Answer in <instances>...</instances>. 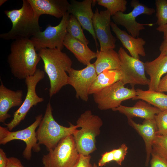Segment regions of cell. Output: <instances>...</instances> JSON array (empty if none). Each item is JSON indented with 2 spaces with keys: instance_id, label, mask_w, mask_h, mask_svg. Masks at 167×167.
Returning <instances> with one entry per match:
<instances>
[{
  "instance_id": "obj_12",
  "label": "cell",
  "mask_w": 167,
  "mask_h": 167,
  "mask_svg": "<svg viewBox=\"0 0 167 167\" xmlns=\"http://www.w3.org/2000/svg\"><path fill=\"white\" fill-rule=\"evenodd\" d=\"M130 4L133 8L131 12L127 14L118 12L112 16V19L115 24L124 27L131 36L137 37L139 36L140 31L145 28V26H152L153 24L139 23L136 20L137 17L142 14L152 15L155 12V10L137 0H131Z\"/></svg>"
},
{
  "instance_id": "obj_29",
  "label": "cell",
  "mask_w": 167,
  "mask_h": 167,
  "mask_svg": "<svg viewBox=\"0 0 167 167\" xmlns=\"http://www.w3.org/2000/svg\"><path fill=\"white\" fill-rule=\"evenodd\" d=\"M152 153L167 161V135H157L152 145Z\"/></svg>"
},
{
  "instance_id": "obj_37",
  "label": "cell",
  "mask_w": 167,
  "mask_h": 167,
  "mask_svg": "<svg viewBox=\"0 0 167 167\" xmlns=\"http://www.w3.org/2000/svg\"><path fill=\"white\" fill-rule=\"evenodd\" d=\"M159 49L161 53L167 55V38L164 39Z\"/></svg>"
},
{
  "instance_id": "obj_21",
  "label": "cell",
  "mask_w": 167,
  "mask_h": 167,
  "mask_svg": "<svg viewBox=\"0 0 167 167\" xmlns=\"http://www.w3.org/2000/svg\"><path fill=\"white\" fill-rule=\"evenodd\" d=\"M144 65L150 77L148 90L156 91L162 76L167 73V55L160 53L154 60L144 62Z\"/></svg>"
},
{
  "instance_id": "obj_10",
  "label": "cell",
  "mask_w": 167,
  "mask_h": 167,
  "mask_svg": "<svg viewBox=\"0 0 167 167\" xmlns=\"http://www.w3.org/2000/svg\"><path fill=\"white\" fill-rule=\"evenodd\" d=\"M45 76V71L37 69L34 75L28 76L25 79L27 93L25 99L21 105L14 112L12 120L8 123H4L9 131H12L24 119L32 107L44 101V98L37 94L36 88L38 83L43 79Z\"/></svg>"
},
{
  "instance_id": "obj_30",
  "label": "cell",
  "mask_w": 167,
  "mask_h": 167,
  "mask_svg": "<svg viewBox=\"0 0 167 167\" xmlns=\"http://www.w3.org/2000/svg\"><path fill=\"white\" fill-rule=\"evenodd\" d=\"M156 24L162 26L167 24V0H156Z\"/></svg>"
},
{
  "instance_id": "obj_17",
  "label": "cell",
  "mask_w": 167,
  "mask_h": 167,
  "mask_svg": "<svg viewBox=\"0 0 167 167\" xmlns=\"http://www.w3.org/2000/svg\"><path fill=\"white\" fill-rule=\"evenodd\" d=\"M128 124L142 137L145 143L146 152L145 166L148 165L152 151L153 140L157 135V127L154 119H144L142 124H139L132 119L127 118Z\"/></svg>"
},
{
  "instance_id": "obj_20",
  "label": "cell",
  "mask_w": 167,
  "mask_h": 167,
  "mask_svg": "<svg viewBox=\"0 0 167 167\" xmlns=\"http://www.w3.org/2000/svg\"><path fill=\"white\" fill-rule=\"evenodd\" d=\"M112 110L124 114L127 118L138 117L144 119H154L155 115L161 111L158 108L141 100L137 101L133 106L121 105Z\"/></svg>"
},
{
  "instance_id": "obj_7",
  "label": "cell",
  "mask_w": 167,
  "mask_h": 167,
  "mask_svg": "<svg viewBox=\"0 0 167 167\" xmlns=\"http://www.w3.org/2000/svg\"><path fill=\"white\" fill-rule=\"evenodd\" d=\"M43 118L42 114L35 118V121L26 128L20 130L12 131L7 127L0 126V144L5 145L15 140L24 141L26 145L23 152L24 158L30 160L32 157V150L38 152L41 151L40 145L36 137V130L39 126Z\"/></svg>"
},
{
  "instance_id": "obj_35",
  "label": "cell",
  "mask_w": 167,
  "mask_h": 167,
  "mask_svg": "<svg viewBox=\"0 0 167 167\" xmlns=\"http://www.w3.org/2000/svg\"><path fill=\"white\" fill-rule=\"evenodd\" d=\"M6 167H24L20 160L17 158L11 157L8 158Z\"/></svg>"
},
{
  "instance_id": "obj_31",
  "label": "cell",
  "mask_w": 167,
  "mask_h": 167,
  "mask_svg": "<svg viewBox=\"0 0 167 167\" xmlns=\"http://www.w3.org/2000/svg\"><path fill=\"white\" fill-rule=\"evenodd\" d=\"M155 119L157 127V135H167V110L161 111L156 115Z\"/></svg>"
},
{
  "instance_id": "obj_4",
  "label": "cell",
  "mask_w": 167,
  "mask_h": 167,
  "mask_svg": "<svg viewBox=\"0 0 167 167\" xmlns=\"http://www.w3.org/2000/svg\"><path fill=\"white\" fill-rule=\"evenodd\" d=\"M103 124L99 116L90 110L82 113L76 121L77 129L72 135L80 154L88 156L96 150V137L101 132Z\"/></svg>"
},
{
  "instance_id": "obj_15",
  "label": "cell",
  "mask_w": 167,
  "mask_h": 167,
  "mask_svg": "<svg viewBox=\"0 0 167 167\" xmlns=\"http://www.w3.org/2000/svg\"><path fill=\"white\" fill-rule=\"evenodd\" d=\"M96 0H84L78 1H70L67 12L73 15L80 23L83 29L88 32L92 35L97 49L98 44L94 29L92 18L94 13L92 6Z\"/></svg>"
},
{
  "instance_id": "obj_13",
  "label": "cell",
  "mask_w": 167,
  "mask_h": 167,
  "mask_svg": "<svg viewBox=\"0 0 167 167\" xmlns=\"http://www.w3.org/2000/svg\"><path fill=\"white\" fill-rule=\"evenodd\" d=\"M68 73L67 84L74 88L76 98L87 101L90 88L97 75L94 63H90L80 70L71 68Z\"/></svg>"
},
{
  "instance_id": "obj_23",
  "label": "cell",
  "mask_w": 167,
  "mask_h": 167,
  "mask_svg": "<svg viewBox=\"0 0 167 167\" xmlns=\"http://www.w3.org/2000/svg\"><path fill=\"white\" fill-rule=\"evenodd\" d=\"M96 59L94 63L97 75L106 70H120L118 53L113 49L104 51L97 50Z\"/></svg>"
},
{
  "instance_id": "obj_32",
  "label": "cell",
  "mask_w": 167,
  "mask_h": 167,
  "mask_svg": "<svg viewBox=\"0 0 167 167\" xmlns=\"http://www.w3.org/2000/svg\"><path fill=\"white\" fill-rule=\"evenodd\" d=\"M150 167H167V161L155 153L152 152Z\"/></svg>"
},
{
  "instance_id": "obj_33",
  "label": "cell",
  "mask_w": 167,
  "mask_h": 167,
  "mask_svg": "<svg viewBox=\"0 0 167 167\" xmlns=\"http://www.w3.org/2000/svg\"><path fill=\"white\" fill-rule=\"evenodd\" d=\"M91 156L80 154L79 159L76 164L73 167H92L90 162Z\"/></svg>"
},
{
  "instance_id": "obj_8",
  "label": "cell",
  "mask_w": 167,
  "mask_h": 167,
  "mask_svg": "<svg viewBox=\"0 0 167 167\" xmlns=\"http://www.w3.org/2000/svg\"><path fill=\"white\" fill-rule=\"evenodd\" d=\"M70 15L67 12L58 25H48L43 31H39L31 38L36 50L45 48L62 50L67 33V28Z\"/></svg>"
},
{
  "instance_id": "obj_38",
  "label": "cell",
  "mask_w": 167,
  "mask_h": 167,
  "mask_svg": "<svg viewBox=\"0 0 167 167\" xmlns=\"http://www.w3.org/2000/svg\"><path fill=\"white\" fill-rule=\"evenodd\" d=\"M158 32L163 33V39L167 38V24L162 26H158L156 28Z\"/></svg>"
},
{
  "instance_id": "obj_1",
  "label": "cell",
  "mask_w": 167,
  "mask_h": 167,
  "mask_svg": "<svg viewBox=\"0 0 167 167\" xmlns=\"http://www.w3.org/2000/svg\"><path fill=\"white\" fill-rule=\"evenodd\" d=\"M30 39L14 40L10 46L7 62L13 75L22 79L32 75L41 58Z\"/></svg>"
},
{
  "instance_id": "obj_3",
  "label": "cell",
  "mask_w": 167,
  "mask_h": 167,
  "mask_svg": "<svg viewBox=\"0 0 167 167\" xmlns=\"http://www.w3.org/2000/svg\"><path fill=\"white\" fill-rule=\"evenodd\" d=\"M22 2V6L20 9L4 11L12 26L8 32L0 34L1 38L13 41L30 39L41 31L39 23V17L35 15L28 0H23Z\"/></svg>"
},
{
  "instance_id": "obj_22",
  "label": "cell",
  "mask_w": 167,
  "mask_h": 167,
  "mask_svg": "<svg viewBox=\"0 0 167 167\" xmlns=\"http://www.w3.org/2000/svg\"><path fill=\"white\" fill-rule=\"evenodd\" d=\"M63 45L73 54L80 62L85 65L89 64L92 60L96 58V52L93 51L88 45L75 38L68 33Z\"/></svg>"
},
{
  "instance_id": "obj_24",
  "label": "cell",
  "mask_w": 167,
  "mask_h": 167,
  "mask_svg": "<svg viewBox=\"0 0 167 167\" xmlns=\"http://www.w3.org/2000/svg\"><path fill=\"white\" fill-rule=\"evenodd\" d=\"M121 79L120 70H105L97 75L91 86L89 94L96 93Z\"/></svg>"
},
{
  "instance_id": "obj_40",
  "label": "cell",
  "mask_w": 167,
  "mask_h": 167,
  "mask_svg": "<svg viewBox=\"0 0 167 167\" xmlns=\"http://www.w3.org/2000/svg\"><path fill=\"white\" fill-rule=\"evenodd\" d=\"M92 167H99L96 163H94L92 165Z\"/></svg>"
},
{
  "instance_id": "obj_28",
  "label": "cell",
  "mask_w": 167,
  "mask_h": 167,
  "mask_svg": "<svg viewBox=\"0 0 167 167\" xmlns=\"http://www.w3.org/2000/svg\"><path fill=\"white\" fill-rule=\"evenodd\" d=\"M97 4L107 8L111 16L118 12H124L126 10V0H97Z\"/></svg>"
},
{
  "instance_id": "obj_6",
  "label": "cell",
  "mask_w": 167,
  "mask_h": 167,
  "mask_svg": "<svg viewBox=\"0 0 167 167\" xmlns=\"http://www.w3.org/2000/svg\"><path fill=\"white\" fill-rule=\"evenodd\" d=\"M79 156L74 137L73 135H70L43 155V167H73L77 162Z\"/></svg>"
},
{
  "instance_id": "obj_11",
  "label": "cell",
  "mask_w": 167,
  "mask_h": 167,
  "mask_svg": "<svg viewBox=\"0 0 167 167\" xmlns=\"http://www.w3.org/2000/svg\"><path fill=\"white\" fill-rule=\"evenodd\" d=\"M118 53L122 73L121 81L123 84H129L132 88L137 84L148 85L150 80L145 75L144 62L128 55L122 47Z\"/></svg>"
},
{
  "instance_id": "obj_5",
  "label": "cell",
  "mask_w": 167,
  "mask_h": 167,
  "mask_svg": "<svg viewBox=\"0 0 167 167\" xmlns=\"http://www.w3.org/2000/svg\"><path fill=\"white\" fill-rule=\"evenodd\" d=\"M69 127L59 124L52 114V109L49 101L38 127L36 131L38 143L44 145L49 151L54 149L64 137L72 135L78 128L76 125L69 123Z\"/></svg>"
},
{
  "instance_id": "obj_26",
  "label": "cell",
  "mask_w": 167,
  "mask_h": 167,
  "mask_svg": "<svg viewBox=\"0 0 167 167\" xmlns=\"http://www.w3.org/2000/svg\"><path fill=\"white\" fill-rule=\"evenodd\" d=\"M128 149L126 144L123 143L118 148L105 152L101 155L98 162V166L103 167L112 161H114L118 165H121L128 152Z\"/></svg>"
},
{
  "instance_id": "obj_18",
  "label": "cell",
  "mask_w": 167,
  "mask_h": 167,
  "mask_svg": "<svg viewBox=\"0 0 167 167\" xmlns=\"http://www.w3.org/2000/svg\"><path fill=\"white\" fill-rule=\"evenodd\" d=\"M0 82V122L4 123L11 117L8 113L10 109L22 105L23 92L20 90L15 91L8 89L4 86L1 79Z\"/></svg>"
},
{
  "instance_id": "obj_27",
  "label": "cell",
  "mask_w": 167,
  "mask_h": 167,
  "mask_svg": "<svg viewBox=\"0 0 167 167\" xmlns=\"http://www.w3.org/2000/svg\"><path fill=\"white\" fill-rule=\"evenodd\" d=\"M82 26L75 17L70 14L67 26V32L73 37L83 43L88 45L89 42L84 34Z\"/></svg>"
},
{
  "instance_id": "obj_39",
  "label": "cell",
  "mask_w": 167,
  "mask_h": 167,
  "mask_svg": "<svg viewBox=\"0 0 167 167\" xmlns=\"http://www.w3.org/2000/svg\"><path fill=\"white\" fill-rule=\"evenodd\" d=\"M7 1V0H0V6H2L4 3Z\"/></svg>"
},
{
  "instance_id": "obj_14",
  "label": "cell",
  "mask_w": 167,
  "mask_h": 167,
  "mask_svg": "<svg viewBox=\"0 0 167 167\" xmlns=\"http://www.w3.org/2000/svg\"><path fill=\"white\" fill-rule=\"evenodd\" d=\"M111 15L107 10L99 11L96 8L92 18L95 32L100 46V51L113 49L117 39L111 30Z\"/></svg>"
},
{
  "instance_id": "obj_19",
  "label": "cell",
  "mask_w": 167,
  "mask_h": 167,
  "mask_svg": "<svg viewBox=\"0 0 167 167\" xmlns=\"http://www.w3.org/2000/svg\"><path fill=\"white\" fill-rule=\"evenodd\" d=\"M110 26L113 32L123 46L129 52L131 56L139 59L140 56H145L144 46L146 41L143 38L133 37L125 31L120 29L113 22H111Z\"/></svg>"
},
{
  "instance_id": "obj_2",
  "label": "cell",
  "mask_w": 167,
  "mask_h": 167,
  "mask_svg": "<svg viewBox=\"0 0 167 167\" xmlns=\"http://www.w3.org/2000/svg\"><path fill=\"white\" fill-rule=\"evenodd\" d=\"M38 54L44 62V70L50 81V97L67 84V74L72 68V61L65 53L57 49H41Z\"/></svg>"
},
{
  "instance_id": "obj_34",
  "label": "cell",
  "mask_w": 167,
  "mask_h": 167,
  "mask_svg": "<svg viewBox=\"0 0 167 167\" xmlns=\"http://www.w3.org/2000/svg\"><path fill=\"white\" fill-rule=\"evenodd\" d=\"M156 91L167 92V74L160 80Z\"/></svg>"
},
{
  "instance_id": "obj_25",
  "label": "cell",
  "mask_w": 167,
  "mask_h": 167,
  "mask_svg": "<svg viewBox=\"0 0 167 167\" xmlns=\"http://www.w3.org/2000/svg\"><path fill=\"white\" fill-rule=\"evenodd\" d=\"M136 97L132 100L140 99L155 107L161 111L167 110V95L163 92L148 90H136Z\"/></svg>"
},
{
  "instance_id": "obj_16",
  "label": "cell",
  "mask_w": 167,
  "mask_h": 167,
  "mask_svg": "<svg viewBox=\"0 0 167 167\" xmlns=\"http://www.w3.org/2000/svg\"><path fill=\"white\" fill-rule=\"evenodd\" d=\"M35 15H49L57 18L63 16L67 12L70 3L66 0H28Z\"/></svg>"
},
{
  "instance_id": "obj_9",
  "label": "cell",
  "mask_w": 167,
  "mask_h": 167,
  "mask_svg": "<svg viewBox=\"0 0 167 167\" xmlns=\"http://www.w3.org/2000/svg\"><path fill=\"white\" fill-rule=\"evenodd\" d=\"M121 80L93 94V99L98 108L101 110L115 108L125 101L135 98L136 96L134 87L128 88Z\"/></svg>"
},
{
  "instance_id": "obj_36",
  "label": "cell",
  "mask_w": 167,
  "mask_h": 167,
  "mask_svg": "<svg viewBox=\"0 0 167 167\" xmlns=\"http://www.w3.org/2000/svg\"><path fill=\"white\" fill-rule=\"evenodd\" d=\"M8 158L2 148H0V167H6L8 164Z\"/></svg>"
}]
</instances>
